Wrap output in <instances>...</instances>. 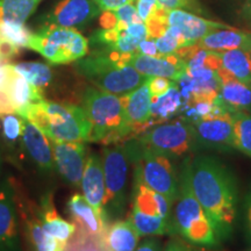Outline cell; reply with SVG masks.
<instances>
[{"label":"cell","mask_w":251,"mask_h":251,"mask_svg":"<svg viewBox=\"0 0 251 251\" xmlns=\"http://www.w3.org/2000/svg\"><path fill=\"white\" fill-rule=\"evenodd\" d=\"M68 209L77 228L105 240L108 224L81 194H74L68 201Z\"/></svg>","instance_id":"obj_20"},{"label":"cell","mask_w":251,"mask_h":251,"mask_svg":"<svg viewBox=\"0 0 251 251\" xmlns=\"http://www.w3.org/2000/svg\"><path fill=\"white\" fill-rule=\"evenodd\" d=\"M83 108L91 122L90 142L113 144L133 135L122 97L89 87L83 96Z\"/></svg>","instance_id":"obj_5"},{"label":"cell","mask_w":251,"mask_h":251,"mask_svg":"<svg viewBox=\"0 0 251 251\" xmlns=\"http://www.w3.org/2000/svg\"><path fill=\"white\" fill-rule=\"evenodd\" d=\"M136 52H139V54H142V55H147V56L159 55L158 50H157L155 40L150 39V37H147V39L141 41L139 47H137Z\"/></svg>","instance_id":"obj_43"},{"label":"cell","mask_w":251,"mask_h":251,"mask_svg":"<svg viewBox=\"0 0 251 251\" xmlns=\"http://www.w3.org/2000/svg\"><path fill=\"white\" fill-rule=\"evenodd\" d=\"M157 50L159 55L175 54L176 50L180 47L187 46V41L184 39L183 35L176 28L169 26L165 34L158 39L155 40Z\"/></svg>","instance_id":"obj_35"},{"label":"cell","mask_w":251,"mask_h":251,"mask_svg":"<svg viewBox=\"0 0 251 251\" xmlns=\"http://www.w3.org/2000/svg\"><path fill=\"white\" fill-rule=\"evenodd\" d=\"M231 115L235 125L237 151L251 158V112H236Z\"/></svg>","instance_id":"obj_32"},{"label":"cell","mask_w":251,"mask_h":251,"mask_svg":"<svg viewBox=\"0 0 251 251\" xmlns=\"http://www.w3.org/2000/svg\"><path fill=\"white\" fill-rule=\"evenodd\" d=\"M31 33L24 25L0 23V37L11 41L19 48H27Z\"/></svg>","instance_id":"obj_36"},{"label":"cell","mask_w":251,"mask_h":251,"mask_svg":"<svg viewBox=\"0 0 251 251\" xmlns=\"http://www.w3.org/2000/svg\"><path fill=\"white\" fill-rule=\"evenodd\" d=\"M220 56L222 68L235 79L251 85V51L234 49L220 52Z\"/></svg>","instance_id":"obj_28"},{"label":"cell","mask_w":251,"mask_h":251,"mask_svg":"<svg viewBox=\"0 0 251 251\" xmlns=\"http://www.w3.org/2000/svg\"><path fill=\"white\" fill-rule=\"evenodd\" d=\"M128 220L136 229L140 237L161 236L170 235V220L158 215L148 214L136 208H131L130 216Z\"/></svg>","instance_id":"obj_27"},{"label":"cell","mask_w":251,"mask_h":251,"mask_svg":"<svg viewBox=\"0 0 251 251\" xmlns=\"http://www.w3.org/2000/svg\"><path fill=\"white\" fill-rule=\"evenodd\" d=\"M181 107V93L176 83L168 92L152 99L151 115L152 120H168L179 111Z\"/></svg>","instance_id":"obj_30"},{"label":"cell","mask_w":251,"mask_h":251,"mask_svg":"<svg viewBox=\"0 0 251 251\" xmlns=\"http://www.w3.org/2000/svg\"><path fill=\"white\" fill-rule=\"evenodd\" d=\"M101 159L106 186L103 219L109 225V222L119 220L125 213L131 161L126 143L103 149Z\"/></svg>","instance_id":"obj_7"},{"label":"cell","mask_w":251,"mask_h":251,"mask_svg":"<svg viewBox=\"0 0 251 251\" xmlns=\"http://www.w3.org/2000/svg\"><path fill=\"white\" fill-rule=\"evenodd\" d=\"M198 45L202 49L212 50V51L224 52L227 50L242 49L251 51V33L238 30L235 28H224L209 33L202 37Z\"/></svg>","instance_id":"obj_21"},{"label":"cell","mask_w":251,"mask_h":251,"mask_svg":"<svg viewBox=\"0 0 251 251\" xmlns=\"http://www.w3.org/2000/svg\"><path fill=\"white\" fill-rule=\"evenodd\" d=\"M169 26L179 31L188 45L199 42L202 37L213 31L230 27L226 24L200 18L183 9H174L169 12Z\"/></svg>","instance_id":"obj_17"},{"label":"cell","mask_w":251,"mask_h":251,"mask_svg":"<svg viewBox=\"0 0 251 251\" xmlns=\"http://www.w3.org/2000/svg\"><path fill=\"white\" fill-rule=\"evenodd\" d=\"M191 159L192 157H187L180 162L178 193L172 206L170 235L179 236L194 246L219 249L221 240L193 192Z\"/></svg>","instance_id":"obj_2"},{"label":"cell","mask_w":251,"mask_h":251,"mask_svg":"<svg viewBox=\"0 0 251 251\" xmlns=\"http://www.w3.org/2000/svg\"><path fill=\"white\" fill-rule=\"evenodd\" d=\"M129 64L146 77H164L178 81L186 75L187 64L177 54L147 56L135 51Z\"/></svg>","instance_id":"obj_14"},{"label":"cell","mask_w":251,"mask_h":251,"mask_svg":"<svg viewBox=\"0 0 251 251\" xmlns=\"http://www.w3.org/2000/svg\"><path fill=\"white\" fill-rule=\"evenodd\" d=\"M242 15L244 20H246L248 25L251 27V0H247L246 4H244L242 9Z\"/></svg>","instance_id":"obj_50"},{"label":"cell","mask_w":251,"mask_h":251,"mask_svg":"<svg viewBox=\"0 0 251 251\" xmlns=\"http://www.w3.org/2000/svg\"><path fill=\"white\" fill-rule=\"evenodd\" d=\"M63 251H108L105 240L96 237L77 228Z\"/></svg>","instance_id":"obj_33"},{"label":"cell","mask_w":251,"mask_h":251,"mask_svg":"<svg viewBox=\"0 0 251 251\" xmlns=\"http://www.w3.org/2000/svg\"><path fill=\"white\" fill-rule=\"evenodd\" d=\"M175 83L176 81L168 79V78H164V77L148 78V85H149L150 93H151L152 96V99L162 96V94H164L165 92H168Z\"/></svg>","instance_id":"obj_39"},{"label":"cell","mask_w":251,"mask_h":251,"mask_svg":"<svg viewBox=\"0 0 251 251\" xmlns=\"http://www.w3.org/2000/svg\"><path fill=\"white\" fill-rule=\"evenodd\" d=\"M27 47L52 64H67L85 57L89 40L74 28L42 26L37 33L31 34Z\"/></svg>","instance_id":"obj_9"},{"label":"cell","mask_w":251,"mask_h":251,"mask_svg":"<svg viewBox=\"0 0 251 251\" xmlns=\"http://www.w3.org/2000/svg\"><path fill=\"white\" fill-rule=\"evenodd\" d=\"M17 192L9 180L0 185V251H23L18 227Z\"/></svg>","instance_id":"obj_12"},{"label":"cell","mask_w":251,"mask_h":251,"mask_svg":"<svg viewBox=\"0 0 251 251\" xmlns=\"http://www.w3.org/2000/svg\"><path fill=\"white\" fill-rule=\"evenodd\" d=\"M19 115L36 125L51 141L90 142L91 122L79 106L43 99L31 103Z\"/></svg>","instance_id":"obj_4"},{"label":"cell","mask_w":251,"mask_h":251,"mask_svg":"<svg viewBox=\"0 0 251 251\" xmlns=\"http://www.w3.org/2000/svg\"><path fill=\"white\" fill-rule=\"evenodd\" d=\"M126 147L131 164H134V184L144 185L161 193L174 205L179 181V170H177L176 161L163 153L144 148L136 140L128 141Z\"/></svg>","instance_id":"obj_6"},{"label":"cell","mask_w":251,"mask_h":251,"mask_svg":"<svg viewBox=\"0 0 251 251\" xmlns=\"http://www.w3.org/2000/svg\"><path fill=\"white\" fill-rule=\"evenodd\" d=\"M55 166L68 183L79 187L86 164V148L84 143L51 141Z\"/></svg>","instance_id":"obj_13"},{"label":"cell","mask_w":251,"mask_h":251,"mask_svg":"<svg viewBox=\"0 0 251 251\" xmlns=\"http://www.w3.org/2000/svg\"><path fill=\"white\" fill-rule=\"evenodd\" d=\"M101 9L94 0H61L47 14L43 26L81 28L98 17Z\"/></svg>","instance_id":"obj_11"},{"label":"cell","mask_w":251,"mask_h":251,"mask_svg":"<svg viewBox=\"0 0 251 251\" xmlns=\"http://www.w3.org/2000/svg\"><path fill=\"white\" fill-rule=\"evenodd\" d=\"M80 187L87 202L103 218V202H105L106 186L103 176L102 159L98 153L87 156L86 164L81 177ZM107 222V221H106Z\"/></svg>","instance_id":"obj_18"},{"label":"cell","mask_w":251,"mask_h":251,"mask_svg":"<svg viewBox=\"0 0 251 251\" xmlns=\"http://www.w3.org/2000/svg\"><path fill=\"white\" fill-rule=\"evenodd\" d=\"M23 146L27 156L43 172H51L55 169L54 155L49 137L33 122L25 119L23 136Z\"/></svg>","instance_id":"obj_16"},{"label":"cell","mask_w":251,"mask_h":251,"mask_svg":"<svg viewBox=\"0 0 251 251\" xmlns=\"http://www.w3.org/2000/svg\"><path fill=\"white\" fill-rule=\"evenodd\" d=\"M11 70H12V64H9L7 61H2V59H0V89H5L6 81L8 79Z\"/></svg>","instance_id":"obj_49"},{"label":"cell","mask_w":251,"mask_h":251,"mask_svg":"<svg viewBox=\"0 0 251 251\" xmlns=\"http://www.w3.org/2000/svg\"><path fill=\"white\" fill-rule=\"evenodd\" d=\"M135 251H163L161 241L157 240L155 236H150L139 244Z\"/></svg>","instance_id":"obj_45"},{"label":"cell","mask_w":251,"mask_h":251,"mask_svg":"<svg viewBox=\"0 0 251 251\" xmlns=\"http://www.w3.org/2000/svg\"><path fill=\"white\" fill-rule=\"evenodd\" d=\"M249 251H251V249H250V250H249Z\"/></svg>","instance_id":"obj_52"},{"label":"cell","mask_w":251,"mask_h":251,"mask_svg":"<svg viewBox=\"0 0 251 251\" xmlns=\"http://www.w3.org/2000/svg\"><path fill=\"white\" fill-rule=\"evenodd\" d=\"M18 212L24 221V231L26 241L31 251H63L67 244L59 242L54 237L45 234L40 220V212L31 211L29 206L18 202Z\"/></svg>","instance_id":"obj_19"},{"label":"cell","mask_w":251,"mask_h":251,"mask_svg":"<svg viewBox=\"0 0 251 251\" xmlns=\"http://www.w3.org/2000/svg\"><path fill=\"white\" fill-rule=\"evenodd\" d=\"M133 54L103 48L79 59L78 70L97 89L119 97L127 96L148 79L129 64Z\"/></svg>","instance_id":"obj_3"},{"label":"cell","mask_w":251,"mask_h":251,"mask_svg":"<svg viewBox=\"0 0 251 251\" xmlns=\"http://www.w3.org/2000/svg\"><path fill=\"white\" fill-rule=\"evenodd\" d=\"M172 203L161 193L150 190L144 185L134 184L133 186V208L144 213L158 215L171 221Z\"/></svg>","instance_id":"obj_25"},{"label":"cell","mask_w":251,"mask_h":251,"mask_svg":"<svg viewBox=\"0 0 251 251\" xmlns=\"http://www.w3.org/2000/svg\"><path fill=\"white\" fill-rule=\"evenodd\" d=\"M135 140L144 148L163 153L176 162L200 152L193 125L190 120H176L153 125Z\"/></svg>","instance_id":"obj_8"},{"label":"cell","mask_w":251,"mask_h":251,"mask_svg":"<svg viewBox=\"0 0 251 251\" xmlns=\"http://www.w3.org/2000/svg\"><path fill=\"white\" fill-rule=\"evenodd\" d=\"M243 220L247 240L251 244V183L248 187L243 199Z\"/></svg>","instance_id":"obj_41"},{"label":"cell","mask_w":251,"mask_h":251,"mask_svg":"<svg viewBox=\"0 0 251 251\" xmlns=\"http://www.w3.org/2000/svg\"><path fill=\"white\" fill-rule=\"evenodd\" d=\"M158 0H136V11L139 17L143 23H146L148 19L153 14V12L158 8Z\"/></svg>","instance_id":"obj_40"},{"label":"cell","mask_w":251,"mask_h":251,"mask_svg":"<svg viewBox=\"0 0 251 251\" xmlns=\"http://www.w3.org/2000/svg\"><path fill=\"white\" fill-rule=\"evenodd\" d=\"M199 151L213 150L220 152L237 151L233 115L230 113L208 119L191 121Z\"/></svg>","instance_id":"obj_10"},{"label":"cell","mask_w":251,"mask_h":251,"mask_svg":"<svg viewBox=\"0 0 251 251\" xmlns=\"http://www.w3.org/2000/svg\"><path fill=\"white\" fill-rule=\"evenodd\" d=\"M126 118L134 134H141L153 126L151 115L152 96L148 79L127 96L122 97Z\"/></svg>","instance_id":"obj_15"},{"label":"cell","mask_w":251,"mask_h":251,"mask_svg":"<svg viewBox=\"0 0 251 251\" xmlns=\"http://www.w3.org/2000/svg\"><path fill=\"white\" fill-rule=\"evenodd\" d=\"M15 113V107L4 89H0V117L5 114Z\"/></svg>","instance_id":"obj_46"},{"label":"cell","mask_w":251,"mask_h":251,"mask_svg":"<svg viewBox=\"0 0 251 251\" xmlns=\"http://www.w3.org/2000/svg\"><path fill=\"white\" fill-rule=\"evenodd\" d=\"M39 212L42 229L48 236L54 237L59 242L67 244L68 241L76 233L77 226L61 218L50 197L42 200V205Z\"/></svg>","instance_id":"obj_23"},{"label":"cell","mask_w":251,"mask_h":251,"mask_svg":"<svg viewBox=\"0 0 251 251\" xmlns=\"http://www.w3.org/2000/svg\"><path fill=\"white\" fill-rule=\"evenodd\" d=\"M118 25L117 17H115L114 11H102L101 17H100V26L101 29H112Z\"/></svg>","instance_id":"obj_47"},{"label":"cell","mask_w":251,"mask_h":251,"mask_svg":"<svg viewBox=\"0 0 251 251\" xmlns=\"http://www.w3.org/2000/svg\"><path fill=\"white\" fill-rule=\"evenodd\" d=\"M218 102L227 113L250 111L251 85L235 78H228L220 83Z\"/></svg>","instance_id":"obj_22"},{"label":"cell","mask_w":251,"mask_h":251,"mask_svg":"<svg viewBox=\"0 0 251 251\" xmlns=\"http://www.w3.org/2000/svg\"><path fill=\"white\" fill-rule=\"evenodd\" d=\"M191 181L198 201L224 243L233 235L237 219L236 176L219 157L199 152L191 159Z\"/></svg>","instance_id":"obj_1"},{"label":"cell","mask_w":251,"mask_h":251,"mask_svg":"<svg viewBox=\"0 0 251 251\" xmlns=\"http://www.w3.org/2000/svg\"><path fill=\"white\" fill-rule=\"evenodd\" d=\"M4 90L8 94L12 103H13L17 114L23 112L31 103L43 100L41 89L28 83L23 76L18 75L13 70V67H12L11 74H9L8 79L6 81Z\"/></svg>","instance_id":"obj_24"},{"label":"cell","mask_w":251,"mask_h":251,"mask_svg":"<svg viewBox=\"0 0 251 251\" xmlns=\"http://www.w3.org/2000/svg\"><path fill=\"white\" fill-rule=\"evenodd\" d=\"M41 0H0V23L25 25Z\"/></svg>","instance_id":"obj_29"},{"label":"cell","mask_w":251,"mask_h":251,"mask_svg":"<svg viewBox=\"0 0 251 251\" xmlns=\"http://www.w3.org/2000/svg\"><path fill=\"white\" fill-rule=\"evenodd\" d=\"M113 11H114V14L118 20V25L117 27H115L118 30H125L130 24L143 23V21L141 20V18L139 17L136 7H135L131 2L130 4H126L124 6H121V7H119L117 9H113Z\"/></svg>","instance_id":"obj_37"},{"label":"cell","mask_w":251,"mask_h":251,"mask_svg":"<svg viewBox=\"0 0 251 251\" xmlns=\"http://www.w3.org/2000/svg\"><path fill=\"white\" fill-rule=\"evenodd\" d=\"M0 120H1L2 136L6 143L14 146L23 136L25 119L17 113H11V114L1 115Z\"/></svg>","instance_id":"obj_34"},{"label":"cell","mask_w":251,"mask_h":251,"mask_svg":"<svg viewBox=\"0 0 251 251\" xmlns=\"http://www.w3.org/2000/svg\"><path fill=\"white\" fill-rule=\"evenodd\" d=\"M13 70L23 76L31 85L42 89L47 87L52 79V72L49 65L40 62H21L12 64Z\"/></svg>","instance_id":"obj_31"},{"label":"cell","mask_w":251,"mask_h":251,"mask_svg":"<svg viewBox=\"0 0 251 251\" xmlns=\"http://www.w3.org/2000/svg\"><path fill=\"white\" fill-rule=\"evenodd\" d=\"M140 235L129 220H115L108 225L105 244L108 251H135L139 247Z\"/></svg>","instance_id":"obj_26"},{"label":"cell","mask_w":251,"mask_h":251,"mask_svg":"<svg viewBox=\"0 0 251 251\" xmlns=\"http://www.w3.org/2000/svg\"><path fill=\"white\" fill-rule=\"evenodd\" d=\"M101 11H113L126 4H130L134 0H94Z\"/></svg>","instance_id":"obj_44"},{"label":"cell","mask_w":251,"mask_h":251,"mask_svg":"<svg viewBox=\"0 0 251 251\" xmlns=\"http://www.w3.org/2000/svg\"><path fill=\"white\" fill-rule=\"evenodd\" d=\"M163 251H215L213 249L194 246L192 243H188L179 236H172L168 243L165 244Z\"/></svg>","instance_id":"obj_38"},{"label":"cell","mask_w":251,"mask_h":251,"mask_svg":"<svg viewBox=\"0 0 251 251\" xmlns=\"http://www.w3.org/2000/svg\"><path fill=\"white\" fill-rule=\"evenodd\" d=\"M161 6H163L168 11H174V9H181L190 7L191 2L193 0H158Z\"/></svg>","instance_id":"obj_48"},{"label":"cell","mask_w":251,"mask_h":251,"mask_svg":"<svg viewBox=\"0 0 251 251\" xmlns=\"http://www.w3.org/2000/svg\"><path fill=\"white\" fill-rule=\"evenodd\" d=\"M0 163H1V161H0Z\"/></svg>","instance_id":"obj_51"},{"label":"cell","mask_w":251,"mask_h":251,"mask_svg":"<svg viewBox=\"0 0 251 251\" xmlns=\"http://www.w3.org/2000/svg\"><path fill=\"white\" fill-rule=\"evenodd\" d=\"M19 54V47L11 41L0 37V59L7 61Z\"/></svg>","instance_id":"obj_42"}]
</instances>
